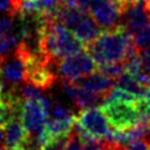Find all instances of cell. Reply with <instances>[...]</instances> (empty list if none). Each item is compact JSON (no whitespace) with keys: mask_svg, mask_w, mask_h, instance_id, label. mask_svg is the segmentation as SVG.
I'll use <instances>...</instances> for the list:
<instances>
[{"mask_svg":"<svg viewBox=\"0 0 150 150\" xmlns=\"http://www.w3.org/2000/svg\"><path fill=\"white\" fill-rule=\"evenodd\" d=\"M86 46L98 67L117 62L124 63L128 57L139 51L132 36L120 25L103 30L97 39Z\"/></svg>","mask_w":150,"mask_h":150,"instance_id":"6da1fadb","label":"cell"},{"mask_svg":"<svg viewBox=\"0 0 150 150\" xmlns=\"http://www.w3.org/2000/svg\"><path fill=\"white\" fill-rule=\"evenodd\" d=\"M42 47L52 61H58L83 50L84 45L71 30L52 15H46L42 28Z\"/></svg>","mask_w":150,"mask_h":150,"instance_id":"7a4b0ae2","label":"cell"},{"mask_svg":"<svg viewBox=\"0 0 150 150\" xmlns=\"http://www.w3.org/2000/svg\"><path fill=\"white\" fill-rule=\"evenodd\" d=\"M72 129L83 140H109L112 137V128L102 108L82 109L77 114Z\"/></svg>","mask_w":150,"mask_h":150,"instance_id":"3957f363","label":"cell"},{"mask_svg":"<svg viewBox=\"0 0 150 150\" xmlns=\"http://www.w3.org/2000/svg\"><path fill=\"white\" fill-rule=\"evenodd\" d=\"M137 98H113L105 96L102 110L114 130H124L140 123Z\"/></svg>","mask_w":150,"mask_h":150,"instance_id":"277c9868","label":"cell"},{"mask_svg":"<svg viewBox=\"0 0 150 150\" xmlns=\"http://www.w3.org/2000/svg\"><path fill=\"white\" fill-rule=\"evenodd\" d=\"M50 97L42 94L40 98L21 100L19 104V119L30 137L37 138L42 133L49 118Z\"/></svg>","mask_w":150,"mask_h":150,"instance_id":"5b68a950","label":"cell"},{"mask_svg":"<svg viewBox=\"0 0 150 150\" xmlns=\"http://www.w3.org/2000/svg\"><path fill=\"white\" fill-rule=\"evenodd\" d=\"M55 66L57 78L72 82L79 77L94 72L97 68V63L94 62L93 57L88 51L81 50L56 61Z\"/></svg>","mask_w":150,"mask_h":150,"instance_id":"8992f818","label":"cell"},{"mask_svg":"<svg viewBox=\"0 0 150 150\" xmlns=\"http://www.w3.org/2000/svg\"><path fill=\"white\" fill-rule=\"evenodd\" d=\"M125 4L122 0H96L89 5L87 11L97 21L103 30L119 26Z\"/></svg>","mask_w":150,"mask_h":150,"instance_id":"52a82bcc","label":"cell"},{"mask_svg":"<svg viewBox=\"0 0 150 150\" xmlns=\"http://www.w3.org/2000/svg\"><path fill=\"white\" fill-rule=\"evenodd\" d=\"M21 40V30L18 15L0 18V60L13 55Z\"/></svg>","mask_w":150,"mask_h":150,"instance_id":"ba28073f","label":"cell"},{"mask_svg":"<svg viewBox=\"0 0 150 150\" xmlns=\"http://www.w3.org/2000/svg\"><path fill=\"white\" fill-rule=\"evenodd\" d=\"M119 25L130 36L144 26L150 25V13L145 5V1L139 0L132 4H125Z\"/></svg>","mask_w":150,"mask_h":150,"instance_id":"9c48e42d","label":"cell"},{"mask_svg":"<svg viewBox=\"0 0 150 150\" xmlns=\"http://www.w3.org/2000/svg\"><path fill=\"white\" fill-rule=\"evenodd\" d=\"M25 81L24 58L15 51L0 62V82L1 84L16 87Z\"/></svg>","mask_w":150,"mask_h":150,"instance_id":"30bf717a","label":"cell"},{"mask_svg":"<svg viewBox=\"0 0 150 150\" xmlns=\"http://www.w3.org/2000/svg\"><path fill=\"white\" fill-rule=\"evenodd\" d=\"M62 91L71 99L72 103L76 105V108L81 110L97 107L100 103H103L105 99V94L91 92V91L79 87V86L69 81H62Z\"/></svg>","mask_w":150,"mask_h":150,"instance_id":"8fae6325","label":"cell"},{"mask_svg":"<svg viewBox=\"0 0 150 150\" xmlns=\"http://www.w3.org/2000/svg\"><path fill=\"white\" fill-rule=\"evenodd\" d=\"M30 134L18 117L11 118L4 128V148L23 149L29 140Z\"/></svg>","mask_w":150,"mask_h":150,"instance_id":"7c38bea8","label":"cell"},{"mask_svg":"<svg viewBox=\"0 0 150 150\" xmlns=\"http://www.w3.org/2000/svg\"><path fill=\"white\" fill-rule=\"evenodd\" d=\"M72 83L79 86L82 88H86L94 93H100V94H108V92L115 86V79L105 76L104 73L100 71L98 72H92L89 74H86L83 77H79L77 79L72 81Z\"/></svg>","mask_w":150,"mask_h":150,"instance_id":"4fadbf2b","label":"cell"},{"mask_svg":"<svg viewBox=\"0 0 150 150\" xmlns=\"http://www.w3.org/2000/svg\"><path fill=\"white\" fill-rule=\"evenodd\" d=\"M102 31H103V29H102L97 21L92 18V15L87 11L83 15V18L78 21V24L73 28L72 33L76 35L78 39L82 41V44L86 46V45H88L89 42H92L94 39H97Z\"/></svg>","mask_w":150,"mask_h":150,"instance_id":"5bb4252c","label":"cell"},{"mask_svg":"<svg viewBox=\"0 0 150 150\" xmlns=\"http://www.w3.org/2000/svg\"><path fill=\"white\" fill-rule=\"evenodd\" d=\"M115 86L127 91V92L134 94L135 97H143V96L145 94V91H146L145 86H143L135 77L132 76L130 73H128L125 71L115 79Z\"/></svg>","mask_w":150,"mask_h":150,"instance_id":"9a60e30c","label":"cell"},{"mask_svg":"<svg viewBox=\"0 0 150 150\" xmlns=\"http://www.w3.org/2000/svg\"><path fill=\"white\" fill-rule=\"evenodd\" d=\"M1 93V92H0ZM18 104H11L9 100H6L1 94H0V127H5L6 123L14 117H18L16 108Z\"/></svg>","mask_w":150,"mask_h":150,"instance_id":"2e32d148","label":"cell"},{"mask_svg":"<svg viewBox=\"0 0 150 150\" xmlns=\"http://www.w3.org/2000/svg\"><path fill=\"white\" fill-rule=\"evenodd\" d=\"M132 39L139 50L149 47L150 46V25L144 26L140 30H138L137 33H134L132 35Z\"/></svg>","mask_w":150,"mask_h":150,"instance_id":"e0dca14e","label":"cell"},{"mask_svg":"<svg viewBox=\"0 0 150 150\" xmlns=\"http://www.w3.org/2000/svg\"><path fill=\"white\" fill-rule=\"evenodd\" d=\"M83 144H84V140L72 129L62 150H82L83 149Z\"/></svg>","mask_w":150,"mask_h":150,"instance_id":"ac0fdd59","label":"cell"},{"mask_svg":"<svg viewBox=\"0 0 150 150\" xmlns=\"http://www.w3.org/2000/svg\"><path fill=\"white\" fill-rule=\"evenodd\" d=\"M68 135H62V137L52 139L49 143H46L45 145L41 148V150H62L67 142V139H68Z\"/></svg>","mask_w":150,"mask_h":150,"instance_id":"d6986e66","label":"cell"},{"mask_svg":"<svg viewBox=\"0 0 150 150\" xmlns=\"http://www.w3.org/2000/svg\"><path fill=\"white\" fill-rule=\"evenodd\" d=\"M125 150H150V143L148 139L142 138L128 144L125 146Z\"/></svg>","mask_w":150,"mask_h":150,"instance_id":"ffe728a7","label":"cell"},{"mask_svg":"<svg viewBox=\"0 0 150 150\" xmlns=\"http://www.w3.org/2000/svg\"><path fill=\"white\" fill-rule=\"evenodd\" d=\"M144 97H145L146 102H148L149 105H150V84L148 86V88H146V91H145V94H144Z\"/></svg>","mask_w":150,"mask_h":150,"instance_id":"44dd1931","label":"cell"},{"mask_svg":"<svg viewBox=\"0 0 150 150\" xmlns=\"http://www.w3.org/2000/svg\"><path fill=\"white\" fill-rule=\"evenodd\" d=\"M1 144H4V129L0 127V146H1Z\"/></svg>","mask_w":150,"mask_h":150,"instance_id":"7402d4cb","label":"cell"},{"mask_svg":"<svg viewBox=\"0 0 150 150\" xmlns=\"http://www.w3.org/2000/svg\"><path fill=\"white\" fill-rule=\"evenodd\" d=\"M113 150H125V146H122V145H118V144H114Z\"/></svg>","mask_w":150,"mask_h":150,"instance_id":"603a6c76","label":"cell"},{"mask_svg":"<svg viewBox=\"0 0 150 150\" xmlns=\"http://www.w3.org/2000/svg\"><path fill=\"white\" fill-rule=\"evenodd\" d=\"M124 4H132V3H135V1H139V0H122Z\"/></svg>","mask_w":150,"mask_h":150,"instance_id":"cb8c5ba5","label":"cell"},{"mask_svg":"<svg viewBox=\"0 0 150 150\" xmlns=\"http://www.w3.org/2000/svg\"><path fill=\"white\" fill-rule=\"evenodd\" d=\"M144 1H145V5H146V8H148L149 13H150V0H144Z\"/></svg>","mask_w":150,"mask_h":150,"instance_id":"d4e9b609","label":"cell"},{"mask_svg":"<svg viewBox=\"0 0 150 150\" xmlns=\"http://www.w3.org/2000/svg\"><path fill=\"white\" fill-rule=\"evenodd\" d=\"M0 92H1V82H0Z\"/></svg>","mask_w":150,"mask_h":150,"instance_id":"484cf974","label":"cell"},{"mask_svg":"<svg viewBox=\"0 0 150 150\" xmlns=\"http://www.w3.org/2000/svg\"><path fill=\"white\" fill-rule=\"evenodd\" d=\"M148 140H149V143H150V137H149V139H148Z\"/></svg>","mask_w":150,"mask_h":150,"instance_id":"4316f807","label":"cell"},{"mask_svg":"<svg viewBox=\"0 0 150 150\" xmlns=\"http://www.w3.org/2000/svg\"><path fill=\"white\" fill-rule=\"evenodd\" d=\"M0 62H1V60H0Z\"/></svg>","mask_w":150,"mask_h":150,"instance_id":"83f0119b","label":"cell"}]
</instances>
